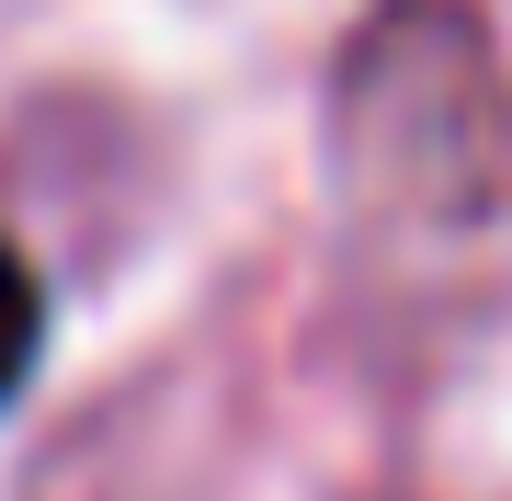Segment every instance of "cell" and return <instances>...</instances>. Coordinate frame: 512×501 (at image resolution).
<instances>
[{"mask_svg":"<svg viewBox=\"0 0 512 501\" xmlns=\"http://www.w3.org/2000/svg\"><path fill=\"white\" fill-rule=\"evenodd\" d=\"M35 342H46V297H35V274H23V251L0 240V399L35 376Z\"/></svg>","mask_w":512,"mask_h":501,"instance_id":"1","label":"cell"}]
</instances>
